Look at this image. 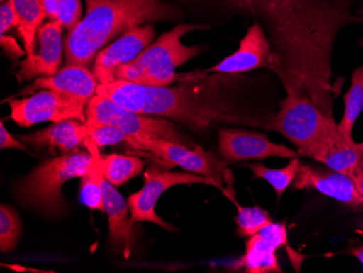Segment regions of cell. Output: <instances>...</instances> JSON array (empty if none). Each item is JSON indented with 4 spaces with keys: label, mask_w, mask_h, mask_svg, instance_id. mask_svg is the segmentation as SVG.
I'll list each match as a JSON object with an SVG mask.
<instances>
[{
    "label": "cell",
    "mask_w": 363,
    "mask_h": 273,
    "mask_svg": "<svg viewBox=\"0 0 363 273\" xmlns=\"http://www.w3.org/2000/svg\"><path fill=\"white\" fill-rule=\"evenodd\" d=\"M350 178L356 184L357 189L360 191V194L363 196V159H361L356 168L352 171Z\"/></svg>",
    "instance_id": "34"
},
{
    "label": "cell",
    "mask_w": 363,
    "mask_h": 273,
    "mask_svg": "<svg viewBox=\"0 0 363 273\" xmlns=\"http://www.w3.org/2000/svg\"><path fill=\"white\" fill-rule=\"evenodd\" d=\"M0 36H1V40H0L1 47L13 60H18L20 57L24 56V54H26L13 38L6 36V34H0Z\"/></svg>",
    "instance_id": "32"
},
{
    "label": "cell",
    "mask_w": 363,
    "mask_h": 273,
    "mask_svg": "<svg viewBox=\"0 0 363 273\" xmlns=\"http://www.w3.org/2000/svg\"><path fill=\"white\" fill-rule=\"evenodd\" d=\"M86 122L111 124L134 140V148L142 150L140 138H163L194 147L196 146L177 126L164 118L150 117L117 105L96 94L86 105Z\"/></svg>",
    "instance_id": "7"
},
{
    "label": "cell",
    "mask_w": 363,
    "mask_h": 273,
    "mask_svg": "<svg viewBox=\"0 0 363 273\" xmlns=\"http://www.w3.org/2000/svg\"><path fill=\"white\" fill-rule=\"evenodd\" d=\"M357 16L358 17L363 18V4L358 8V11H357Z\"/></svg>",
    "instance_id": "36"
},
{
    "label": "cell",
    "mask_w": 363,
    "mask_h": 273,
    "mask_svg": "<svg viewBox=\"0 0 363 273\" xmlns=\"http://www.w3.org/2000/svg\"><path fill=\"white\" fill-rule=\"evenodd\" d=\"M86 103L70 94L52 89H42L22 99L9 101L11 119L28 128L40 122L79 120L86 122Z\"/></svg>",
    "instance_id": "9"
},
{
    "label": "cell",
    "mask_w": 363,
    "mask_h": 273,
    "mask_svg": "<svg viewBox=\"0 0 363 273\" xmlns=\"http://www.w3.org/2000/svg\"><path fill=\"white\" fill-rule=\"evenodd\" d=\"M87 126V150L94 156H101L99 148L108 145H116L119 143L126 142L134 147V140L111 124L97 123V122H85Z\"/></svg>",
    "instance_id": "25"
},
{
    "label": "cell",
    "mask_w": 363,
    "mask_h": 273,
    "mask_svg": "<svg viewBox=\"0 0 363 273\" xmlns=\"http://www.w3.org/2000/svg\"><path fill=\"white\" fill-rule=\"evenodd\" d=\"M301 166V157H298V158L291 159L289 165L282 169H270L259 162L246 165L245 167L254 173V179L266 180L274 189L277 199H279L284 194V191L289 189V185L293 184L294 180L298 174Z\"/></svg>",
    "instance_id": "24"
},
{
    "label": "cell",
    "mask_w": 363,
    "mask_h": 273,
    "mask_svg": "<svg viewBox=\"0 0 363 273\" xmlns=\"http://www.w3.org/2000/svg\"><path fill=\"white\" fill-rule=\"evenodd\" d=\"M352 255L358 258L359 262L363 264V247L362 246H358V247H354L352 250Z\"/></svg>",
    "instance_id": "35"
},
{
    "label": "cell",
    "mask_w": 363,
    "mask_h": 273,
    "mask_svg": "<svg viewBox=\"0 0 363 273\" xmlns=\"http://www.w3.org/2000/svg\"><path fill=\"white\" fill-rule=\"evenodd\" d=\"M13 5L20 24L18 26L23 38L26 57L35 55V38L43 21L47 18L46 11L40 0H10Z\"/></svg>",
    "instance_id": "21"
},
{
    "label": "cell",
    "mask_w": 363,
    "mask_h": 273,
    "mask_svg": "<svg viewBox=\"0 0 363 273\" xmlns=\"http://www.w3.org/2000/svg\"><path fill=\"white\" fill-rule=\"evenodd\" d=\"M286 245V224L272 222L247 240L246 252L235 262L234 269L242 268L248 273L283 272L277 260V250Z\"/></svg>",
    "instance_id": "14"
},
{
    "label": "cell",
    "mask_w": 363,
    "mask_h": 273,
    "mask_svg": "<svg viewBox=\"0 0 363 273\" xmlns=\"http://www.w3.org/2000/svg\"><path fill=\"white\" fill-rule=\"evenodd\" d=\"M95 162L89 172L81 178V199L85 206L93 211H105V199H104L103 189L96 175Z\"/></svg>",
    "instance_id": "28"
},
{
    "label": "cell",
    "mask_w": 363,
    "mask_h": 273,
    "mask_svg": "<svg viewBox=\"0 0 363 273\" xmlns=\"http://www.w3.org/2000/svg\"><path fill=\"white\" fill-rule=\"evenodd\" d=\"M138 142L142 150L156 155L167 166H179L189 172L212 179L219 184L224 194V183L232 189L234 179L228 168L230 162L219 158L213 152H206L201 146L191 147L163 138H140Z\"/></svg>",
    "instance_id": "8"
},
{
    "label": "cell",
    "mask_w": 363,
    "mask_h": 273,
    "mask_svg": "<svg viewBox=\"0 0 363 273\" xmlns=\"http://www.w3.org/2000/svg\"><path fill=\"white\" fill-rule=\"evenodd\" d=\"M264 68L274 74L281 71V63L272 52L270 40L260 22H255L248 28L246 35L240 40L235 52L206 70L216 74H236Z\"/></svg>",
    "instance_id": "11"
},
{
    "label": "cell",
    "mask_w": 363,
    "mask_h": 273,
    "mask_svg": "<svg viewBox=\"0 0 363 273\" xmlns=\"http://www.w3.org/2000/svg\"><path fill=\"white\" fill-rule=\"evenodd\" d=\"M285 89V99L279 111L268 121V130L279 132L291 140L301 156L337 128L335 119L328 118L310 101L306 94Z\"/></svg>",
    "instance_id": "6"
},
{
    "label": "cell",
    "mask_w": 363,
    "mask_h": 273,
    "mask_svg": "<svg viewBox=\"0 0 363 273\" xmlns=\"http://www.w3.org/2000/svg\"><path fill=\"white\" fill-rule=\"evenodd\" d=\"M98 85L95 74L87 67L65 66L52 77H38L20 95L32 94L38 89H52L70 94L87 104L97 93Z\"/></svg>",
    "instance_id": "18"
},
{
    "label": "cell",
    "mask_w": 363,
    "mask_h": 273,
    "mask_svg": "<svg viewBox=\"0 0 363 273\" xmlns=\"http://www.w3.org/2000/svg\"><path fill=\"white\" fill-rule=\"evenodd\" d=\"M206 75H191L177 87H150L117 79L98 85L96 94L125 109L171 119L195 132L219 122L264 126L255 118L240 115L218 95L219 75L212 79Z\"/></svg>",
    "instance_id": "2"
},
{
    "label": "cell",
    "mask_w": 363,
    "mask_h": 273,
    "mask_svg": "<svg viewBox=\"0 0 363 273\" xmlns=\"http://www.w3.org/2000/svg\"><path fill=\"white\" fill-rule=\"evenodd\" d=\"M219 152L228 162H240L250 159L298 158L301 155L287 146L273 143L263 134L222 128L219 132Z\"/></svg>",
    "instance_id": "13"
},
{
    "label": "cell",
    "mask_w": 363,
    "mask_h": 273,
    "mask_svg": "<svg viewBox=\"0 0 363 273\" xmlns=\"http://www.w3.org/2000/svg\"><path fill=\"white\" fill-rule=\"evenodd\" d=\"M207 28V26L201 24H179L163 33L132 62L120 67L116 77L120 81L150 87H169L189 79L191 75L177 74L175 70L201 54L203 47L186 46L182 38L195 30Z\"/></svg>",
    "instance_id": "4"
},
{
    "label": "cell",
    "mask_w": 363,
    "mask_h": 273,
    "mask_svg": "<svg viewBox=\"0 0 363 273\" xmlns=\"http://www.w3.org/2000/svg\"><path fill=\"white\" fill-rule=\"evenodd\" d=\"M233 203L238 206V216L235 218V222L238 224L236 233L242 238H250L274 222L268 211H264L263 208L242 207L236 203L235 199Z\"/></svg>",
    "instance_id": "26"
},
{
    "label": "cell",
    "mask_w": 363,
    "mask_h": 273,
    "mask_svg": "<svg viewBox=\"0 0 363 273\" xmlns=\"http://www.w3.org/2000/svg\"><path fill=\"white\" fill-rule=\"evenodd\" d=\"M97 157L95 162V172L98 182L103 189L105 199L106 213L109 220V243L121 252L122 256L130 258L134 244V221L128 216V201L116 189L101 172Z\"/></svg>",
    "instance_id": "16"
},
{
    "label": "cell",
    "mask_w": 363,
    "mask_h": 273,
    "mask_svg": "<svg viewBox=\"0 0 363 273\" xmlns=\"http://www.w3.org/2000/svg\"><path fill=\"white\" fill-rule=\"evenodd\" d=\"M295 189H315L325 196L358 208L363 206V196L352 178L336 171H322L307 164H301L293 182Z\"/></svg>",
    "instance_id": "17"
},
{
    "label": "cell",
    "mask_w": 363,
    "mask_h": 273,
    "mask_svg": "<svg viewBox=\"0 0 363 273\" xmlns=\"http://www.w3.org/2000/svg\"><path fill=\"white\" fill-rule=\"evenodd\" d=\"M63 28L60 21H49L40 26L38 33L40 50L38 54L22 61L21 68L16 74L20 83L30 81L38 75L52 77L59 72L65 55Z\"/></svg>",
    "instance_id": "15"
},
{
    "label": "cell",
    "mask_w": 363,
    "mask_h": 273,
    "mask_svg": "<svg viewBox=\"0 0 363 273\" xmlns=\"http://www.w3.org/2000/svg\"><path fill=\"white\" fill-rule=\"evenodd\" d=\"M86 14L65 40V66L89 68L108 43L150 22L173 21L179 8L163 0H85Z\"/></svg>",
    "instance_id": "3"
},
{
    "label": "cell",
    "mask_w": 363,
    "mask_h": 273,
    "mask_svg": "<svg viewBox=\"0 0 363 273\" xmlns=\"http://www.w3.org/2000/svg\"><path fill=\"white\" fill-rule=\"evenodd\" d=\"M0 148L7 150V148H13V150H22V152H28V147L23 143L16 140L11 134L9 133L4 123L0 124Z\"/></svg>",
    "instance_id": "31"
},
{
    "label": "cell",
    "mask_w": 363,
    "mask_h": 273,
    "mask_svg": "<svg viewBox=\"0 0 363 273\" xmlns=\"http://www.w3.org/2000/svg\"><path fill=\"white\" fill-rule=\"evenodd\" d=\"M359 145H360V148H361V150H362V154H363V142L359 143Z\"/></svg>",
    "instance_id": "38"
},
{
    "label": "cell",
    "mask_w": 363,
    "mask_h": 273,
    "mask_svg": "<svg viewBox=\"0 0 363 273\" xmlns=\"http://www.w3.org/2000/svg\"><path fill=\"white\" fill-rule=\"evenodd\" d=\"M232 1L250 10L268 30L283 87L306 94L334 119L333 101L340 91L332 82L334 44L342 28L363 19L350 11L352 0Z\"/></svg>",
    "instance_id": "1"
},
{
    "label": "cell",
    "mask_w": 363,
    "mask_h": 273,
    "mask_svg": "<svg viewBox=\"0 0 363 273\" xmlns=\"http://www.w3.org/2000/svg\"><path fill=\"white\" fill-rule=\"evenodd\" d=\"M19 17L10 0H6L0 6V34H6L12 28H18Z\"/></svg>",
    "instance_id": "30"
},
{
    "label": "cell",
    "mask_w": 363,
    "mask_h": 273,
    "mask_svg": "<svg viewBox=\"0 0 363 273\" xmlns=\"http://www.w3.org/2000/svg\"><path fill=\"white\" fill-rule=\"evenodd\" d=\"M20 140L30 145L48 146L58 148L63 154H70L74 148L86 144L87 126L79 120H67L36 133L20 136Z\"/></svg>",
    "instance_id": "20"
},
{
    "label": "cell",
    "mask_w": 363,
    "mask_h": 273,
    "mask_svg": "<svg viewBox=\"0 0 363 273\" xmlns=\"http://www.w3.org/2000/svg\"><path fill=\"white\" fill-rule=\"evenodd\" d=\"M306 156L350 178L357 165L363 159L359 143L345 138L338 131V126L315 144Z\"/></svg>",
    "instance_id": "19"
},
{
    "label": "cell",
    "mask_w": 363,
    "mask_h": 273,
    "mask_svg": "<svg viewBox=\"0 0 363 273\" xmlns=\"http://www.w3.org/2000/svg\"><path fill=\"white\" fill-rule=\"evenodd\" d=\"M96 157L91 152H72L48 159L16 183V197L23 205L44 215H59L65 208L63 184L87 174Z\"/></svg>",
    "instance_id": "5"
},
{
    "label": "cell",
    "mask_w": 363,
    "mask_h": 273,
    "mask_svg": "<svg viewBox=\"0 0 363 273\" xmlns=\"http://www.w3.org/2000/svg\"><path fill=\"white\" fill-rule=\"evenodd\" d=\"M4 1H6V0H1V3H4Z\"/></svg>",
    "instance_id": "39"
},
{
    "label": "cell",
    "mask_w": 363,
    "mask_h": 273,
    "mask_svg": "<svg viewBox=\"0 0 363 273\" xmlns=\"http://www.w3.org/2000/svg\"><path fill=\"white\" fill-rule=\"evenodd\" d=\"M344 104V113L338 123V131L345 138L354 140V123L363 110V65L352 72V85L345 94Z\"/></svg>",
    "instance_id": "23"
},
{
    "label": "cell",
    "mask_w": 363,
    "mask_h": 273,
    "mask_svg": "<svg viewBox=\"0 0 363 273\" xmlns=\"http://www.w3.org/2000/svg\"><path fill=\"white\" fill-rule=\"evenodd\" d=\"M155 35L156 30L152 24L136 26L98 52L94 60L93 73L99 84L117 81L118 69L138 58L152 44Z\"/></svg>",
    "instance_id": "12"
},
{
    "label": "cell",
    "mask_w": 363,
    "mask_h": 273,
    "mask_svg": "<svg viewBox=\"0 0 363 273\" xmlns=\"http://www.w3.org/2000/svg\"><path fill=\"white\" fill-rule=\"evenodd\" d=\"M50 21H58V0H40Z\"/></svg>",
    "instance_id": "33"
},
{
    "label": "cell",
    "mask_w": 363,
    "mask_h": 273,
    "mask_svg": "<svg viewBox=\"0 0 363 273\" xmlns=\"http://www.w3.org/2000/svg\"><path fill=\"white\" fill-rule=\"evenodd\" d=\"M145 185L128 199L130 217L134 222L148 221L162 229L174 231L175 228L156 213V205L164 191L177 185L207 184L220 189L212 179L195 173L172 172L157 166L150 167L144 173Z\"/></svg>",
    "instance_id": "10"
},
{
    "label": "cell",
    "mask_w": 363,
    "mask_h": 273,
    "mask_svg": "<svg viewBox=\"0 0 363 273\" xmlns=\"http://www.w3.org/2000/svg\"><path fill=\"white\" fill-rule=\"evenodd\" d=\"M98 162L104 177L116 187L121 186L130 179L135 178L145 166V162L138 157L119 154L101 155Z\"/></svg>",
    "instance_id": "22"
},
{
    "label": "cell",
    "mask_w": 363,
    "mask_h": 273,
    "mask_svg": "<svg viewBox=\"0 0 363 273\" xmlns=\"http://www.w3.org/2000/svg\"><path fill=\"white\" fill-rule=\"evenodd\" d=\"M82 12L81 0H58V21L68 32L74 30L83 19Z\"/></svg>",
    "instance_id": "29"
},
{
    "label": "cell",
    "mask_w": 363,
    "mask_h": 273,
    "mask_svg": "<svg viewBox=\"0 0 363 273\" xmlns=\"http://www.w3.org/2000/svg\"><path fill=\"white\" fill-rule=\"evenodd\" d=\"M361 24H362V26H363V19H362V22H361ZM360 45H361V47H363V35H362V38H361V40H360Z\"/></svg>",
    "instance_id": "37"
},
{
    "label": "cell",
    "mask_w": 363,
    "mask_h": 273,
    "mask_svg": "<svg viewBox=\"0 0 363 273\" xmlns=\"http://www.w3.org/2000/svg\"><path fill=\"white\" fill-rule=\"evenodd\" d=\"M22 234L19 215L7 205L0 208V250L4 254L16 250Z\"/></svg>",
    "instance_id": "27"
}]
</instances>
